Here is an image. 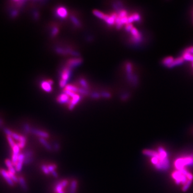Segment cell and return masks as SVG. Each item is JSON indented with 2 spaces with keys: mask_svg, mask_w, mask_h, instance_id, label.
Here are the masks:
<instances>
[{
  "mask_svg": "<svg viewBox=\"0 0 193 193\" xmlns=\"http://www.w3.org/2000/svg\"><path fill=\"white\" fill-rule=\"evenodd\" d=\"M142 153L149 158L151 164L157 171L165 172L170 167L169 154L164 147L159 146L156 149H145Z\"/></svg>",
  "mask_w": 193,
  "mask_h": 193,
  "instance_id": "6da1fadb",
  "label": "cell"
},
{
  "mask_svg": "<svg viewBox=\"0 0 193 193\" xmlns=\"http://www.w3.org/2000/svg\"><path fill=\"white\" fill-rule=\"evenodd\" d=\"M171 178L183 192L187 191L193 182V174L187 169L175 170L171 173Z\"/></svg>",
  "mask_w": 193,
  "mask_h": 193,
  "instance_id": "7a4b0ae2",
  "label": "cell"
},
{
  "mask_svg": "<svg viewBox=\"0 0 193 193\" xmlns=\"http://www.w3.org/2000/svg\"><path fill=\"white\" fill-rule=\"evenodd\" d=\"M173 166L175 170L187 169L193 167V151L180 154L175 159Z\"/></svg>",
  "mask_w": 193,
  "mask_h": 193,
  "instance_id": "3957f363",
  "label": "cell"
},
{
  "mask_svg": "<svg viewBox=\"0 0 193 193\" xmlns=\"http://www.w3.org/2000/svg\"><path fill=\"white\" fill-rule=\"evenodd\" d=\"M20 149L18 143H16L14 146V148L12 149V155H11V161L13 163V164L15 166L18 160V156L20 154Z\"/></svg>",
  "mask_w": 193,
  "mask_h": 193,
  "instance_id": "277c9868",
  "label": "cell"
},
{
  "mask_svg": "<svg viewBox=\"0 0 193 193\" xmlns=\"http://www.w3.org/2000/svg\"><path fill=\"white\" fill-rule=\"evenodd\" d=\"M83 62V60L80 58H73L68 60L67 62V67L72 69L78 67Z\"/></svg>",
  "mask_w": 193,
  "mask_h": 193,
  "instance_id": "5b68a950",
  "label": "cell"
},
{
  "mask_svg": "<svg viewBox=\"0 0 193 193\" xmlns=\"http://www.w3.org/2000/svg\"><path fill=\"white\" fill-rule=\"evenodd\" d=\"M80 99V96L79 94L75 93L74 96H73L72 97H71V99L70 100L69 104L68 105V108L70 110L73 109V108H74V107L75 105L77 104L79 100Z\"/></svg>",
  "mask_w": 193,
  "mask_h": 193,
  "instance_id": "8992f818",
  "label": "cell"
},
{
  "mask_svg": "<svg viewBox=\"0 0 193 193\" xmlns=\"http://www.w3.org/2000/svg\"><path fill=\"white\" fill-rule=\"evenodd\" d=\"M24 160H25V156L23 153H20L18 156V160L15 165V170L17 172H20L21 169H22L23 165L24 164Z\"/></svg>",
  "mask_w": 193,
  "mask_h": 193,
  "instance_id": "52a82bcc",
  "label": "cell"
},
{
  "mask_svg": "<svg viewBox=\"0 0 193 193\" xmlns=\"http://www.w3.org/2000/svg\"><path fill=\"white\" fill-rule=\"evenodd\" d=\"M1 175L3 177V178L5 180V181L8 183V184H9V185L11 187L14 186L15 182L12 181V180L10 178V175H9L8 171L4 170V169H2Z\"/></svg>",
  "mask_w": 193,
  "mask_h": 193,
  "instance_id": "ba28073f",
  "label": "cell"
},
{
  "mask_svg": "<svg viewBox=\"0 0 193 193\" xmlns=\"http://www.w3.org/2000/svg\"><path fill=\"white\" fill-rule=\"evenodd\" d=\"M71 74V69L66 67L63 69V70L61 72V79H63L64 80L68 81L69 79V77L70 76V75Z\"/></svg>",
  "mask_w": 193,
  "mask_h": 193,
  "instance_id": "9c48e42d",
  "label": "cell"
},
{
  "mask_svg": "<svg viewBox=\"0 0 193 193\" xmlns=\"http://www.w3.org/2000/svg\"><path fill=\"white\" fill-rule=\"evenodd\" d=\"M57 100L60 104H67L70 102V97L66 93H62L57 97Z\"/></svg>",
  "mask_w": 193,
  "mask_h": 193,
  "instance_id": "30bf717a",
  "label": "cell"
},
{
  "mask_svg": "<svg viewBox=\"0 0 193 193\" xmlns=\"http://www.w3.org/2000/svg\"><path fill=\"white\" fill-rule=\"evenodd\" d=\"M31 132L34 135L39 136V138L45 139V138H48V137H49V135L47 132H45L44 131H42V130L36 129L32 128Z\"/></svg>",
  "mask_w": 193,
  "mask_h": 193,
  "instance_id": "8fae6325",
  "label": "cell"
},
{
  "mask_svg": "<svg viewBox=\"0 0 193 193\" xmlns=\"http://www.w3.org/2000/svg\"><path fill=\"white\" fill-rule=\"evenodd\" d=\"M57 14L60 18H65L68 16V11L64 7H60L57 9Z\"/></svg>",
  "mask_w": 193,
  "mask_h": 193,
  "instance_id": "7c38bea8",
  "label": "cell"
},
{
  "mask_svg": "<svg viewBox=\"0 0 193 193\" xmlns=\"http://www.w3.org/2000/svg\"><path fill=\"white\" fill-rule=\"evenodd\" d=\"M126 72H127V78L129 80L131 81L134 78V76L132 75V64L130 62H128L126 64Z\"/></svg>",
  "mask_w": 193,
  "mask_h": 193,
  "instance_id": "4fadbf2b",
  "label": "cell"
},
{
  "mask_svg": "<svg viewBox=\"0 0 193 193\" xmlns=\"http://www.w3.org/2000/svg\"><path fill=\"white\" fill-rule=\"evenodd\" d=\"M5 164L6 166L7 167V168L8 169V171L9 172L13 173V174H16V170H15V166L13 164V163L12 162L11 160L10 159H6L5 160Z\"/></svg>",
  "mask_w": 193,
  "mask_h": 193,
  "instance_id": "5bb4252c",
  "label": "cell"
},
{
  "mask_svg": "<svg viewBox=\"0 0 193 193\" xmlns=\"http://www.w3.org/2000/svg\"><path fill=\"white\" fill-rule=\"evenodd\" d=\"M41 87L44 91L47 92H50L52 91L51 85H50L48 81H42L41 83Z\"/></svg>",
  "mask_w": 193,
  "mask_h": 193,
  "instance_id": "9a60e30c",
  "label": "cell"
},
{
  "mask_svg": "<svg viewBox=\"0 0 193 193\" xmlns=\"http://www.w3.org/2000/svg\"><path fill=\"white\" fill-rule=\"evenodd\" d=\"M18 183L19 184V185L20 187L22 189L26 191H27L28 189V187L26 182L25 179L23 177H18Z\"/></svg>",
  "mask_w": 193,
  "mask_h": 193,
  "instance_id": "2e32d148",
  "label": "cell"
},
{
  "mask_svg": "<svg viewBox=\"0 0 193 193\" xmlns=\"http://www.w3.org/2000/svg\"><path fill=\"white\" fill-rule=\"evenodd\" d=\"M184 60L182 57H179L176 59H174L173 63H172L168 68H171L175 66H177L178 65H180V64H182L184 62Z\"/></svg>",
  "mask_w": 193,
  "mask_h": 193,
  "instance_id": "e0dca14e",
  "label": "cell"
},
{
  "mask_svg": "<svg viewBox=\"0 0 193 193\" xmlns=\"http://www.w3.org/2000/svg\"><path fill=\"white\" fill-rule=\"evenodd\" d=\"M78 89L79 88L78 87H76L75 85H71V84H69L67 85L66 87L64 88V90H66V91H70L72 92H74V93H78Z\"/></svg>",
  "mask_w": 193,
  "mask_h": 193,
  "instance_id": "ac0fdd59",
  "label": "cell"
},
{
  "mask_svg": "<svg viewBox=\"0 0 193 193\" xmlns=\"http://www.w3.org/2000/svg\"><path fill=\"white\" fill-rule=\"evenodd\" d=\"M174 58L172 57H166L165 59H163L162 60V64L166 67H169L171 64L173 63L174 61Z\"/></svg>",
  "mask_w": 193,
  "mask_h": 193,
  "instance_id": "d6986e66",
  "label": "cell"
},
{
  "mask_svg": "<svg viewBox=\"0 0 193 193\" xmlns=\"http://www.w3.org/2000/svg\"><path fill=\"white\" fill-rule=\"evenodd\" d=\"M39 141L40 143L44 146V147L49 151H51L52 150V148H51V145L47 142V141L44 139V138H39Z\"/></svg>",
  "mask_w": 193,
  "mask_h": 193,
  "instance_id": "ffe728a7",
  "label": "cell"
},
{
  "mask_svg": "<svg viewBox=\"0 0 193 193\" xmlns=\"http://www.w3.org/2000/svg\"><path fill=\"white\" fill-rule=\"evenodd\" d=\"M183 59L184 60H186V61H191L193 62V54L189 53L188 52H186V51H184L182 54V57Z\"/></svg>",
  "mask_w": 193,
  "mask_h": 193,
  "instance_id": "44dd1931",
  "label": "cell"
},
{
  "mask_svg": "<svg viewBox=\"0 0 193 193\" xmlns=\"http://www.w3.org/2000/svg\"><path fill=\"white\" fill-rule=\"evenodd\" d=\"M18 142V144L19 148L20 149H23L26 145V139L24 136L20 135L19 140Z\"/></svg>",
  "mask_w": 193,
  "mask_h": 193,
  "instance_id": "7402d4cb",
  "label": "cell"
},
{
  "mask_svg": "<svg viewBox=\"0 0 193 193\" xmlns=\"http://www.w3.org/2000/svg\"><path fill=\"white\" fill-rule=\"evenodd\" d=\"M77 188V182L76 180H73L71 183L69 193H76Z\"/></svg>",
  "mask_w": 193,
  "mask_h": 193,
  "instance_id": "603a6c76",
  "label": "cell"
},
{
  "mask_svg": "<svg viewBox=\"0 0 193 193\" xmlns=\"http://www.w3.org/2000/svg\"><path fill=\"white\" fill-rule=\"evenodd\" d=\"M93 13L94 15L98 17V18L102 20L104 19L106 14H104V13H102V12L97 10H94L93 11Z\"/></svg>",
  "mask_w": 193,
  "mask_h": 193,
  "instance_id": "cb8c5ba5",
  "label": "cell"
},
{
  "mask_svg": "<svg viewBox=\"0 0 193 193\" xmlns=\"http://www.w3.org/2000/svg\"><path fill=\"white\" fill-rule=\"evenodd\" d=\"M7 141H8L9 144V145H10V148L12 149L16 144L15 142L14 139H13L12 137L10 136H7Z\"/></svg>",
  "mask_w": 193,
  "mask_h": 193,
  "instance_id": "d4e9b609",
  "label": "cell"
},
{
  "mask_svg": "<svg viewBox=\"0 0 193 193\" xmlns=\"http://www.w3.org/2000/svg\"><path fill=\"white\" fill-rule=\"evenodd\" d=\"M25 156V158H33V152L30 150H26L23 153Z\"/></svg>",
  "mask_w": 193,
  "mask_h": 193,
  "instance_id": "484cf974",
  "label": "cell"
},
{
  "mask_svg": "<svg viewBox=\"0 0 193 193\" xmlns=\"http://www.w3.org/2000/svg\"><path fill=\"white\" fill-rule=\"evenodd\" d=\"M79 83L80 85L82 86V87L83 89H88L89 88V85L88 83L85 79L84 78H81L79 79Z\"/></svg>",
  "mask_w": 193,
  "mask_h": 193,
  "instance_id": "4316f807",
  "label": "cell"
},
{
  "mask_svg": "<svg viewBox=\"0 0 193 193\" xmlns=\"http://www.w3.org/2000/svg\"><path fill=\"white\" fill-rule=\"evenodd\" d=\"M130 33H131V34H132V37H136L139 36L140 35V34H141V33L139 32L138 30H137V29H136V28L134 27H133V28L131 30Z\"/></svg>",
  "mask_w": 193,
  "mask_h": 193,
  "instance_id": "83f0119b",
  "label": "cell"
},
{
  "mask_svg": "<svg viewBox=\"0 0 193 193\" xmlns=\"http://www.w3.org/2000/svg\"><path fill=\"white\" fill-rule=\"evenodd\" d=\"M23 129L25 134H29L31 132L32 128L28 124H25L23 126Z\"/></svg>",
  "mask_w": 193,
  "mask_h": 193,
  "instance_id": "f1b7e54d",
  "label": "cell"
},
{
  "mask_svg": "<svg viewBox=\"0 0 193 193\" xmlns=\"http://www.w3.org/2000/svg\"><path fill=\"white\" fill-rule=\"evenodd\" d=\"M71 20L72 21V23H74L76 26H80L81 25V24L79 22V21L78 20V19H77V18H76L75 16H71Z\"/></svg>",
  "mask_w": 193,
  "mask_h": 193,
  "instance_id": "f546056e",
  "label": "cell"
},
{
  "mask_svg": "<svg viewBox=\"0 0 193 193\" xmlns=\"http://www.w3.org/2000/svg\"><path fill=\"white\" fill-rule=\"evenodd\" d=\"M78 93L80 94H82V95H87L89 93V92L87 89L83 88H79Z\"/></svg>",
  "mask_w": 193,
  "mask_h": 193,
  "instance_id": "4dcf8cb0",
  "label": "cell"
},
{
  "mask_svg": "<svg viewBox=\"0 0 193 193\" xmlns=\"http://www.w3.org/2000/svg\"><path fill=\"white\" fill-rule=\"evenodd\" d=\"M3 131L4 133H5V134L7 136H11L13 132H14V131H12L11 130L7 128H3Z\"/></svg>",
  "mask_w": 193,
  "mask_h": 193,
  "instance_id": "1f68e13d",
  "label": "cell"
},
{
  "mask_svg": "<svg viewBox=\"0 0 193 193\" xmlns=\"http://www.w3.org/2000/svg\"><path fill=\"white\" fill-rule=\"evenodd\" d=\"M41 170L43 172H44V173L46 174H49L50 173L49 170L48 169V167H47V165H42L41 166Z\"/></svg>",
  "mask_w": 193,
  "mask_h": 193,
  "instance_id": "d6a6232c",
  "label": "cell"
},
{
  "mask_svg": "<svg viewBox=\"0 0 193 193\" xmlns=\"http://www.w3.org/2000/svg\"><path fill=\"white\" fill-rule=\"evenodd\" d=\"M132 16L133 17V18H134V21H139L141 20L140 15L139 14H137V13H134V14H132Z\"/></svg>",
  "mask_w": 193,
  "mask_h": 193,
  "instance_id": "836d02e7",
  "label": "cell"
},
{
  "mask_svg": "<svg viewBox=\"0 0 193 193\" xmlns=\"http://www.w3.org/2000/svg\"><path fill=\"white\" fill-rule=\"evenodd\" d=\"M11 137H12L13 139H14V140H16V141H18L19 140V139H20V135L17 134V133L16 132H13L12 134L11 135Z\"/></svg>",
  "mask_w": 193,
  "mask_h": 193,
  "instance_id": "e575fe53",
  "label": "cell"
},
{
  "mask_svg": "<svg viewBox=\"0 0 193 193\" xmlns=\"http://www.w3.org/2000/svg\"><path fill=\"white\" fill-rule=\"evenodd\" d=\"M134 27L132 24H126L125 26V30L128 32H130L131 30Z\"/></svg>",
  "mask_w": 193,
  "mask_h": 193,
  "instance_id": "d590c367",
  "label": "cell"
},
{
  "mask_svg": "<svg viewBox=\"0 0 193 193\" xmlns=\"http://www.w3.org/2000/svg\"><path fill=\"white\" fill-rule=\"evenodd\" d=\"M67 81L66 80H64L63 79H61L60 81V87L61 88H65L67 85Z\"/></svg>",
  "mask_w": 193,
  "mask_h": 193,
  "instance_id": "8d00e7d4",
  "label": "cell"
},
{
  "mask_svg": "<svg viewBox=\"0 0 193 193\" xmlns=\"http://www.w3.org/2000/svg\"><path fill=\"white\" fill-rule=\"evenodd\" d=\"M47 167H48V169L50 173H51L53 171H55V169L57 168V166L55 165H49L47 166Z\"/></svg>",
  "mask_w": 193,
  "mask_h": 193,
  "instance_id": "74e56055",
  "label": "cell"
},
{
  "mask_svg": "<svg viewBox=\"0 0 193 193\" xmlns=\"http://www.w3.org/2000/svg\"><path fill=\"white\" fill-rule=\"evenodd\" d=\"M59 32V29L57 27H54L52 30V32H51V36L52 37H55L56 35Z\"/></svg>",
  "mask_w": 193,
  "mask_h": 193,
  "instance_id": "f35d334b",
  "label": "cell"
},
{
  "mask_svg": "<svg viewBox=\"0 0 193 193\" xmlns=\"http://www.w3.org/2000/svg\"><path fill=\"white\" fill-rule=\"evenodd\" d=\"M101 95L104 98H109L111 97V94L108 92H104L101 93Z\"/></svg>",
  "mask_w": 193,
  "mask_h": 193,
  "instance_id": "ab89813d",
  "label": "cell"
},
{
  "mask_svg": "<svg viewBox=\"0 0 193 193\" xmlns=\"http://www.w3.org/2000/svg\"><path fill=\"white\" fill-rule=\"evenodd\" d=\"M53 149H54V150H55V151H59L60 149V144L58 143H55L54 144V146H53Z\"/></svg>",
  "mask_w": 193,
  "mask_h": 193,
  "instance_id": "60d3db41",
  "label": "cell"
},
{
  "mask_svg": "<svg viewBox=\"0 0 193 193\" xmlns=\"http://www.w3.org/2000/svg\"><path fill=\"white\" fill-rule=\"evenodd\" d=\"M91 97L94 99H98L100 97V94L97 92H94L91 94Z\"/></svg>",
  "mask_w": 193,
  "mask_h": 193,
  "instance_id": "b9f144b4",
  "label": "cell"
},
{
  "mask_svg": "<svg viewBox=\"0 0 193 193\" xmlns=\"http://www.w3.org/2000/svg\"><path fill=\"white\" fill-rule=\"evenodd\" d=\"M51 173L52 174L53 176H54V177H58V174H57V172H56L55 171H53L52 172H51Z\"/></svg>",
  "mask_w": 193,
  "mask_h": 193,
  "instance_id": "7bdbcfd3",
  "label": "cell"
},
{
  "mask_svg": "<svg viewBox=\"0 0 193 193\" xmlns=\"http://www.w3.org/2000/svg\"><path fill=\"white\" fill-rule=\"evenodd\" d=\"M3 124V121L2 119H0V128H1Z\"/></svg>",
  "mask_w": 193,
  "mask_h": 193,
  "instance_id": "ee69618b",
  "label": "cell"
},
{
  "mask_svg": "<svg viewBox=\"0 0 193 193\" xmlns=\"http://www.w3.org/2000/svg\"><path fill=\"white\" fill-rule=\"evenodd\" d=\"M1 170H2V169H0V174H1Z\"/></svg>",
  "mask_w": 193,
  "mask_h": 193,
  "instance_id": "f6af8a7d",
  "label": "cell"
},
{
  "mask_svg": "<svg viewBox=\"0 0 193 193\" xmlns=\"http://www.w3.org/2000/svg\"><path fill=\"white\" fill-rule=\"evenodd\" d=\"M192 67L193 68V62H192Z\"/></svg>",
  "mask_w": 193,
  "mask_h": 193,
  "instance_id": "bcb514c9",
  "label": "cell"
}]
</instances>
